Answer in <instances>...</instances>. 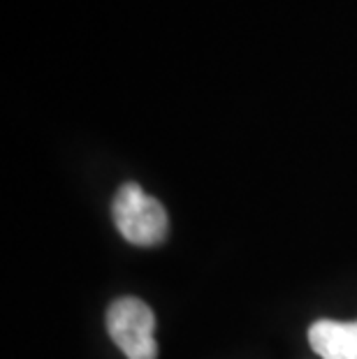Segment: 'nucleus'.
I'll return each instance as SVG.
<instances>
[{"instance_id":"obj_3","label":"nucleus","mask_w":357,"mask_h":359,"mask_svg":"<svg viewBox=\"0 0 357 359\" xmlns=\"http://www.w3.org/2000/svg\"><path fill=\"white\" fill-rule=\"evenodd\" d=\"M309 343L323 359H357V323L316 320L309 330Z\"/></svg>"},{"instance_id":"obj_1","label":"nucleus","mask_w":357,"mask_h":359,"mask_svg":"<svg viewBox=\"0 0 357 359\" xmlns=\"http://www.w3.org/2000/svg\"><path fill=\"white\" fill-rule=\"evenodd\" d=\"M116 230L135 246H158L167 236V213L163 204L149 197L137 183L119 188L112 204Z\"/></svg>"},{"instance_id":"obj_2","label":"nucleus","mask_w":357,"mask_h":359,"mask_svg":"<svg viewBox=\"0 0 357 359\" xmlns=\"http://www.w3.org/2000/svg\"><path fill=\"white\" fill-rule=\"evenodd\" d=\"M156 318L142 299L123 297L107 311V332L128 359H156Z\"/></svg>"}]
</instances>
